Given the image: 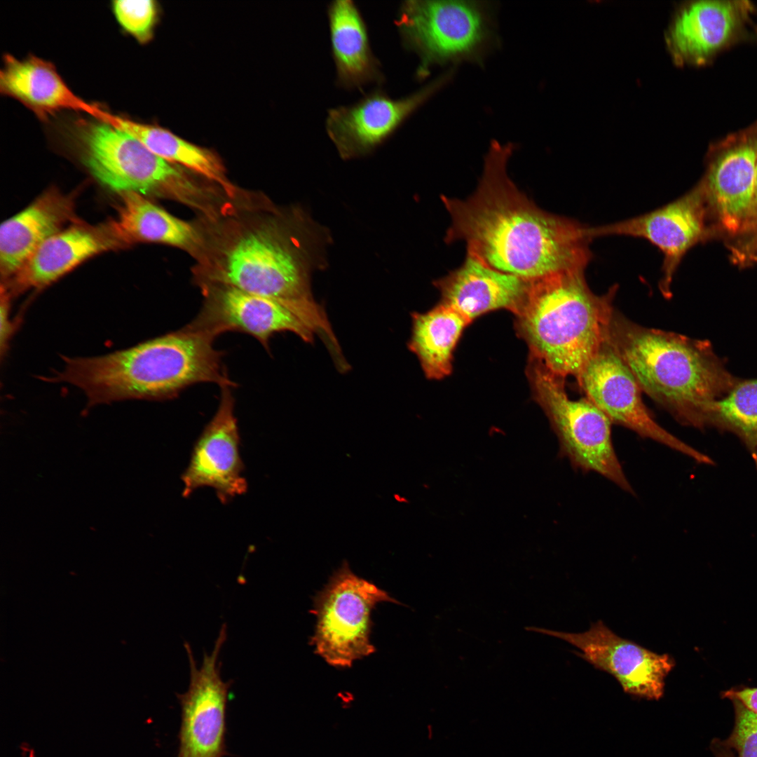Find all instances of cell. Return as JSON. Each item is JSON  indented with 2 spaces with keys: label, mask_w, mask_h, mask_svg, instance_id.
<instances>
[{
  "label": "cell",
  "mask_w": 757,
  "mask_h": 757,
  "mask_svg": "<svg viewBox=\"0 0 757 757\" xmlns=\"http://www.w3.org/2000/svg\"><path fill=\"white\" fill-rule=\"evenodd\" d=\"M514 149L493 140L475 192L441 197L451 221L445 241H465L467 254L526 282L585 271L593 257L588 226L545 212L517 189L507 173Z\"/></svg>",
  "instance_id": "6da1fadb"
},
{
  "label": "cell",
  "mask_w": 757,
  "mask_h": 757,
  "mask_svg": "<svg viewBox=\"0 0 757 757\" xmlns=\"http://www.w3.org/2000/svg\"><path fill=\"white\" fill-rule=\"evenodd\" d=\"M11 294L1 284V353L6 351L10 339L13 333V327L10 320V299Z\"/></svg>",
  "instance_id": "f546056e"
},
{
  "label": "cell",
  "mask_w": 757,
  "mask_h": 757,
  "mask_svg": "<svg viewBox=\"0 0 757 757\" xmlns=\"http://www.w3.org/2000/svg\"><path fill=\"white\" fill-rule=\"evenodd\" d=\"M725 697L736 700L757 715V688H746L742 690H730L725 693Z\"/></svg>",
  "instance_id": "4dcf8cb0"
},
{
  "label": "cell",
  "mask_w": 757,
  "mask_h": 757,
  "mask_svg": "<svg viewBox=\"0 0 757 757\" xmlns=\"http://www.w3.org/2000/svg\"><path fill=\"white\" fill-rule=\"evenodd\" d=\"M205 300L190 327L214 337L226 332H240L257 339L266 348L273 335L291 332L312 342L315 330L295 306L226 285H205Z\"/></svg>",
  "instance_id": "2e32d148"
},
{
  "label": "cell",
  "mask_w": 757,
  "mask_h": 757,
  "mask_svg": "<svg viewBox=\"0 0 757 757\" xmlns=\"http://www.w3.org/2000/svg\"><path fill=\"white\" fill-rule=\"evenodd\" d=\"M528 282L496 271L476 257L466 254L463 264L436 282L441 304L453 309L470 323L490 311L507 308L515 312Z\"/></svg>",
  "instance_id": "44dd1931"
},
{
  "label": "cell",
  "mask_w": 757,
  "mask_h": 757,
  "mask_svg": "<svg viewBox=\"0 0 757 757\" xmlns=\"http://www.w3.org/2000/svg\"><path fill=\"white\" fill-rule=\"evenodd\" d=\"M105 122L125 130L167 162L199 174L219 184L229 196L234 195L235 187L226 177L221 161L209 149L193 144L160 126L111 112Z\"/></svg>",
  "instance_id": "d4e9b609"
},
{
  "label": "cell",
  "mask_w": 757,
  "mask_h": 757,
  "mask_svg": "<svg viewBox=\"0 0 757 757\" xmlns=\"http://www.w3.org/2000/svg\"><path fill=\"white\" fill-rule=\"evenodd\" d=\"M753 230L757 232V170H756V214L753 226Z\"/></svg>",
  "instance_id": "1f68e13d"
},
{
  "label": "cell",
  "mask_w": 757,
  "mask_h": 757,
  "mask_svg": "<svg viewBox=\"0 0 757 757\" xmlns=\"http://www.w3.org/2000/svg\"><path fill=\"white\" fill-rule=\"evenodd\" d=\"M395 24L402 46L419 58V80L434 65L481 63L498 44L494 7L487 1L407 0Z\"/></svg>",
  "instance_id": "8992f818"
},
{
  "label": "cell",
  "mask_w": 757,
  "mask_h": 757,
  "mask_svg": "<svg viewBox=\"0 0 757 757\" xmlns=\"http://www.w3.org/2000/svg\"><path fill=\"white\" fill-rule=\"evenodd\" d=\"M76 129L82 161L102 184L121 194L156 193L198 205V187L125 130L94 118Z\"/></svg>",
  "instance_id": "52a82bcc"
},
{
  "label": "cell",
  "mask_w": 757,
  "mask_h": 757,
  "mask_svg": "<svg viewBox=\"0 0 757 757\" xmlns=\"http://www.w3.org/2000/svg\"><path fill=\"white\" fill-rule=\"evenodd\" d=\"M128 245L114 220L97 226L78 222L46 240L3 285L11 294L42 289L88 259Z\"/></svg>",
  "instance_id": "d6986e66"
},
{
  "label": "cell",
  "mask_w": 757,
  "mask_h": 757,
  "mask_svg": "<svg viewBox=\"0 0 757 757\" xmlns=\"http://www.w3.org/2000/svg\"><path fill=\"white\" fill-rule=\"evenodd\" d=\"M383 601L397 603L356 575L345 561L315 600L317 623L312 643L315 653L336 667H350L355 660L374 653L371 612Z\"/></svg>",
  "instance_id": "9c48e42d"
},
{
  "label": "cell",
  "mask_w": 757,
  "mask_h": 757,
  "mask_svg": "<svg viewBox=\"0 0 757 757\" xmlns=\"http://www.w3.org/2000/svg\"><path fill=\"white\" fill-rule=\"evenodd\" d=\"M74 217L71 196L46 191L0 228V271L8 282L46 240Z\"/></svg>",
  "instance_id": "7402d4cb"
},
{
  "label": "cell",
  "mask_w": 757,
  "mask_h": 757,
  "mask_svg": "<svg viewBox=\"0 0 757 757\" xmlns=\"http://www.w3.org/2000/svg\"><path fill=\"white\" fill-rule=\"evenodd\" d=\"M113 14L125 32L144 44L153 37L158 17L154 0H116L111 2Z\"/></svg>",
  "instance_id": "83f0119b"
},
{
  "label": "cell",
  "mask_w": 757,
  "mask_h": 757,
  "mask_svg": "<svg viewBox=\"0 0 757 757\" xmlns=\"http://www.w3.org/2000/svg\"><path fill=\"white\" fill-rule=\"evenodd\" d=\"M451 69L420 90L393 99L376 88L358 102L327 111L325 128L344 159L370 153L391 137L433 95L449 81Z\"/></svg>",
  "instance_id": "5bb4252c"
},
{
  "label": "cell",
  "mask_w": 757,
  "mask_h": 757,
  "mask_svg": "<svg viewBox=\"0 0 757 757\" xmlns=\"http://www.w3.org/2000/svg\"><path fill=\"white\" fill-rule=\"evenodd\" d=\"M608 340L642 392L684 426L709 428L712 405L738 378L709 341L641 326L615 309Z\"/></svg>",
  "instance_id": "3957f363"
},
{
  "label": "cell",
  "mask_w": 757,
  "mask_h": 757,
  "mask_svg": "<svg viewBox=\"0 0 757 757\" xmlns=\"http://www.w3.org/2000/svg\"><path fill=\"white\" fill-rule=\"evenodd\" d=\"M585 397L613 424L626 428L695 462L712 465V459L688 445L657 423L644 404L636 378L607 340L575 378Z\"/></svg>",
  "instance_id": "30bf717a"
},
{
  "label": "cell",
  "mask_w": 757,
  "mask_h": 757,
  "mask_svg": "<svg viewBox=\"0 0 757 757\" xmlns=\"http://www.w3.org/2000/svg\"><path fill=\"white\" fill-rule=\"evenodd\" d=\"M214 336L189 325L130 348L89 357H66L53 381L80 388L90 405L173 398L199 383L235 386Z\"/></svg>",
  "instance_id": "7a4b0ae2"
},
{
  "label": "cell",
  "mask_w": 757,
  "mask_h": 757,
  "mask_svg": "<svg viewBox=\"0 0 757 757\" xmlns=\"http://www.w3.org/2000/svg\"><path fill=\"white\" fill-rule=\"evenodd\" d=\"M528 375L536 399L558 438L559 456L574 469L596 472L634 493L615 451L608 418L586 397L571 399L564 379L534 360Z\"/></svg>",
  "instance_id": "ba28073f"
},
{
  "label": "cell",
  "mask_w": 757,
  "mask_h": 757,
  "mask_svg": "<svg viewBox=\"0 0 757 757\" xmlns=\"http://www.w3.org/2000/svg\"><path fill=\"white\" fill-rule=\"evenodd\" d=\"M732 700L735 710V727L727 741L731 757H757V715L739 701Z\"/></svg>",
  "instance_id": "f1b7e54d"
},
{
  "label": "cell",
  "mask_w": 757,
  "mask_h": 757,
  "mask_svg": "<svg viewBox=\"0 0 757 757\" xmlns=\"http://www.w3.org/2000/svg\"><path fill=\"white\" fill-rule=\"evenodd\" d=\"M0 91L41 120L66 110L96 118L102 108L76 95L51 62L34 55L22 59L8 53L4 56Z\"/></svg>",
  "instance_id": "ffe728a7"
},
{
  "label": "cell",
  "mask_w": 757,
  "mask_h": 757,
  "mask_svg": "<svg viewBox=\"0 0 757 757\" xmlns=\"http://www.w3.org/2000/svg\"><path fill=\"white\" fill-rule=\"evenodd\" d=\"M115 225L129 245L135 242L166 244L186 250L196 249L200 243L197 229L180 219L145 196L135 192L121 194Z\"/></svg>",
  "instance_id": "cb8c5ba5"
},
{
  "label": "cell",
  "mask_w": 757,
  "mask_h": 757,
  "mask_svg": "<svg viewBox=\"0 0 757 757\" xmlns=\"http://www.w3.org/2000/svg\"><path fill=\"white\" fill-rule=\"evenodd\" d=\"M223 624L214 648L198 667L190 645L184 643L190 669L187 690L177 695L182 709L177 757H224L226 712L231 681L220 674L219 655L226 640Z\"/></svg>",
  "instance_id": "7c38bea8"
},
{
  "label": "cell",
  "mask_w": 757,
  "mask_h": 757,
  "mask_svg": "<svg viewBox=\"0 0 757 757\" xmlns=\"http://www.w3.org/2000/svg\"><path fill=\"white\" fill-rule=\"evenodd\" d=\"M704 199L700 186L676 200L649 212L615 223L588 227L593 239L608 236L643 238L663 254L662 276L659 289L666 298L683 257L704 235Z\"/></svg>",
  "instance_id": "e0dca14e"
},
{
  "label": "cell",
  "mask_w": 757,
  "mask_h": 757,
  "mask_svg": "<svg viewBox=\"0 0 757 757\" xmlns=\"http://www.w3.org/2000/svg\"><path fill=\"white\" fill-rule=\"evenodd\" d=\"M220 388L218 409L197 439L182 480L184 497L207 486L214 489L225 504L245 493L247 483L243 475L244 464L231 387Z\"/></svg>",
  "instance_id": "ac0fdd59"
},
{
  "label": "cell",
  "mask_w": 757,
  "mask_h": 757,
  "mask_svg": "<svg viewBox=\"0 0 757 757\" xmlns=\"http://www.w3.org/2000/svg\"><path fill=\"white\" fill-rule=\"evenodd\" d=\"M327 13L336 85L363 92L369 84H382L381 64L372 52L366 22L355 2L333 1Z\"/></svg>",
  "instance_id": "603a6c76"
},
{
  "label": "cell",
  "mask_w": 757,
  "mask_h": 757,
  "mask_svg": "<svg viewBox=\"0 0 757 757\" xmlns=\"http://www.w3.org/2000/svg\"><path fill=\"white\" fill-rule=\"evenodd\" d=\"M469 323L441 303L425 313L413 315L409 348L417 355L427 377L439 379L449 374L453 351Z\"/></svg>",
  "instance_id": "484cf974"
},
{
  "label": "cell",
  "mask_w": 757,
  "mask_h": 757,
  "mask_svg": "<svg viewBox=\"0 0 757 757\" xmlns=\"http://www.w3.org/2000/svg\"><path fill=\"white\" fill-rule=\"evenodd\" d=\"M617 288L594 294L584 271L528 282L514 313L533 359L555 376L576 378L608 337Z\"/></svg>",
  "instance_id": "277c9868"
},
{
  "label": "cell",
  "mask_w": 757,
  "mask_h": 757,
  "mask_svg": "<svg viewBox=\"0 0 757 757\" xmlns=\"http://www.w3.org/2000/svg\"><path fill=\"white\" fill-rule=\"evenodd\" d=\"M755 6L742 0H700L677 12L667 44L678 64L701 66L742 41L757 40Z\"/></svg>",
  "instance_id": "9a60e30c"
},
{
  "label": "cell",
  "mask_w": 757,
  "mask_h": 757,
  "mask_svg": "<svg viewBox=\"0 0 757 757\" xmlns=\"http://www.w3.org/2000/svg\"><path fill=\"white\" fill-rule=\"evenodd\" d=\"M757 121L716 144L700 188L722 228L738 234L753 228L756 203Z\"/></svg>",
  "instance_id": "4fadbf2b"
},
{
  "label": "cell",
  "mask_w": 757,
  "mask_h": 757,
  "mask_svg": "<svg viewBox=\"0 0 757 757\" xmlns=\"http://www.w3.org/2000/svg\"><path fill=\"white\" fill-rule=\"evenodd\" d=\"M294 236L276 228L243 233L224 252L209 280L289 304L318 331L326 332L329 323L310 290L311 272L320 264L321 240L313 224Z\"/></svg>",
  "instance_id": "5b68a950"
},
{
  "label": "cell",
  "mask_w": 757,
  "mask_h": 757,
  "mask_svg": "<svg viewBox=\"0 0 757 757\" xmlns=\"http://www.w3.org/2000/svg\"><path fill=\"white\" fill-rule=\"evenodd\" d=\"M531 632L566 641L578 649L575 655L595 669L616 679L627 694L647 700H659L664 694L665 679L675 666L669 654H658L613 632L601 620L588 630L571 633L527 627Z\"/></svg>",
  "instance_id": "8fae6325"
},
{
  "label": "cell",
  "mask_w": 757,
  "mask_h": 757,
  "mask_svg": "<svg viewBox=\"0 0 757 757\" xmlns=\"http://www.w3.org/2000/svg\"><path fill=\"white\" fill-rule=\"evenodd\" d=\"M709 428L738 437L757 468V378L738 377L729 392L712 405Z\"/></svg>",
  "instance_id": "4316f807"
}]
</instances>
